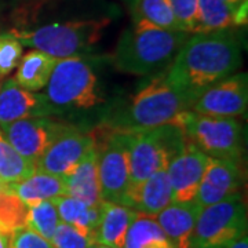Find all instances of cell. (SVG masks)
<instances>
[{
    "label": "cell",
    "mask_w": 248,
    "mask_h": 248,
    "mask_svg": "<svg viewBox=\"0 0 248 248\" xmlns=\"http://www.w3.org/2000/svg\"><path fill=\"white\" fill-rule=\"evenodd\" d=\"M60 215L53 200H45L29 207L27 228L39 233L46 240L53 239L57 226L60 225Z\"/></svg>",
    "instance_id": "83f0119b"
},
{
    "label": "cell",
    "mask_w": 248,
    "mask_h": 248,
    "mask_svg": "<svg viewBox=\"0 0 248 248\" xmlns=\"http://www.w3.org/2000/svg\"><path fill=\"white\" fill-rule=\"evenodd\" d=\"M50 241L54 248H89L93 239L69 223L60 222Z\"/></svg>",
    "instance_id": "f546056e"
},
{
    "label": "cell",
    "mask_w": 248,
    "mask_h": 248,
    "mask_svg": "<svg viewBox=\"0 0 248 248\" xmlns=\"http://www.w3.org/2000/svg\"><path fill=\"white\" fill-rule=\"evenodd\" d=\"M0 190H1V181H0Z\"/></svg>",
    "instance_id": "f35d334b"
},
{
    "label": "cell",
    "mask_w": 248,
    "mask_h": 248,
    "mask_svg": "<svg viewBox=\"0 0 248 248\" xmlns=\"http://www.w3.org/2000/svg\"><path fill=\"white\" fill-rule=\"evenodd\" d=\"M241 184H243L241 161L208 157L195 203L200 208L219 203L233 193L240 192Z\"/></svg>",
    "instance_id": "5bb4252c"
},
{
    "label": "cell",
    "mask_w": 248,
    "mask_h": 248,
    "mask_svg": "<svg viewBox=\"0 0 248 248\" xmlns=\"http://www.w3.org/2000/svg\"><path fill=\"white\" fill-rule=\"evenodd\" d=\"M208 157L210 156L187 142L184 149L172 157L167 167L171 185V202H195Z\"/></svg>",
    "instance_id": "4fadbf2b"
},
{
    "label": "cell",
    "mask_w": 248,
    "mask_h": 248,
    "mask_svg": "<svg viewBox=\"0 0 248 248\" xmlns=\"http://www.w3.org/2000/svg\"><path fill=\"white\" fill-rule=\"evenodd\" d=\"M178 125L187 143L210 157L241 161V123L233 117H213L185 110L171 122Z\"/></svg>",
    "instance_id": "52a82bcc"
},
{
    "label": "cell",
    "mask_w": 248,
    "mask_h": 248,
    "mask_svg": "<svg viewBox=\"0 0 248 248\" xmlns=\"http://www.w3.org/2000/svg\"><path fill=\"white\" fill-rule=\"evenodd\" d=\"M24 54V46L11 32L0 35V78L7 76L18 66Z\"/></svg>",
    "instance_id": "f1b7e54d"
},
{
    "label": "cell",
    "mask_w": 248,
    "mask_h": 248,
    "mask_svg": "<svg viewBox=\"0 0 248 248\" xmlns=\"http://www.w3.org/2000/svg\"><path fill=\"white\" fill-rule=\"evenodd\" d=\"M6 186L10 187L28 207L65 195L63 179L39 169H36L24 179Z\"/></svg>",
    "instance_id": "ffe728a7"
},
{
    "label": "cell",
    "mask_w": 248,
    "mask_h": 248,
    "mask_svg": "<svg viewBox=\"0 0 248 248\" xmlns=\"http://www.w3.org/2000/svg\"><path fill=\"white\" fill-rule=\"evenodd\" d=\"M179 28L186 33H195L199 0H170Z\"/></svg>",
    "instance_id": "4dcf8cb0"
},
{
    "label": "cell",
    "mask_w": 248,
    "mask_h": 248,
    "mask_svg": "<svg viewBox=\"0 0 248 248\" xmlns=\"http://www.w3.org/2000/svg\"><path fill=\"white\" fill-rule=\"evenodd\" d=\"M128 167L130 185L125 199L130 197L156 170L169 167L172 157L184 149L186 140L182 130L174 123L145 130H128Z\"/></svg>",
    "instance_id": "8992f818"
},
{
    "label": "cell",
    "mask_w": 248,
    "mask_h": 248,
    "mask_svg": "<svg viewBox=\"0 0 248 248\" xmlns=\"http://www.w3.org/2000/svg\"><path fill=\"white\" fill-rule=\"evenodd\" d=\"M171 203V185H170L167 167L156 170L130 197L128 207L138 213L156 217Z\"/></svg>",
    "instance_id": "d6986e66"
},
{
    "label": "cell",
    "mask_w": 248,
    "mask_h": 248,
    "mask_svg": "<svg viewBox=\"0 0 248 248\" xmlns=\"http://www.w3.org/2000/svg\"><path fill=\"white\" fill-rule=\"evenodd\" d=\"M200 207L195 203H171L153 217L174 248H192V236Z\"/></svg>",
    "instance_id": "2e32d148"
},
{
    "label": "cell",
    "mask_w": 248,
    "mask_h": 248,
    "mask_svg": "<svg viewBox=\"0 0 248 248\" xmlns=\"http://www.w3.org/2000/svg\"><path fill=\"white\" fill-rule=\"evenodd\" d=\"M247 73H233L204 89L193 101L190 110L199 115L236 119L247 112Z\"/></svg>",
    "instance_id": "30bf717a"
},
{
    "label": "cell",
    "mask_w": 248,
    "mask_h": 248,
    "mask_svg": "<svg viewBox=\"0 0 248 248\" xmlns=\"http://www.w3.org/2000/svg\"><path fill=\"white\" fill-rule=\"evenodd\" d=\"M89 248H113V247H110V246H107V244H102V243H99V241L93 240V241H91V244L89 246Z\"/></svg>",
    "instance_id": "d590c367"
},
{
    "label": "cell",
    "mask_w": 248,
    "mask_h": 248,
    "mask_svg": "<svg viewBox=\"0 0 248 248\" xmlns=\"http://www.w3.org/2000/svg\"><path fill=\"white\" fill-rule=\"evenodd\" d=\"M94 148L93 131L66 125L36 164V169L65 178Z\"/></svg>",
    "instance_id": "7c38bea8"
},
{
    "label": "cell",
    "mask_w": 248,
    "mask_h": 248,
    "mask_svg": "<svg viewBox=\"0 0 248 248\" xmlns=\"http://www.w3.org/2000/svg\"><path fill=\"white\" fill-rule=\"evenodd\" d=\"M131 9L134 21H146L167 31H181L170 0H137Z\"/></svg>",
    "instance_id": "484cf974"
},
{
    "label": "cell",
    "mask_w": 248,
    "mask_h": 248,
    "mask_svg": "<svg viewBox=\"0 0 248 248\" xmlns=\"http://www.w3.org/2000/svg\"><path fill=\"white\" fill-rule=\"evenodd\" d=\"M247 234V208L241 192L200 210L192 236V248H228Z\"/></svg>",
    "instance_id": "9c48e42d"
},
{
    "label": "cell",
    "mask_w": 248,
    "mask_h": 248,
    "mask_svg": "<svg viewBox=\"0 0 248 248\" xmlns=\"http://www.w3.org/2000/svg\"><path fill=\"white\" fill-rule=\"evenodd\" d=\"M241 45L232 29L190 33L164 71L172 86L196 97L241 66Z\"/></svg>",
    "instance_id": "6da1fadb"
},
{
    "label": "cell",
    "mask_w": 248,
    "mask_h": 248,
    "mask_svg": "<svg viewBox=\"0 0 248 248\" xmlns=\"http://www.w3.org/2000/svg\"><path fill=\"white\" fill-rule=\"evenodd\" d=\"M29 207L10 187L0 190V233L9 237L13 232L27 226Z\"/></svg>",
    "instance_id": "d4e9b609"
},
{
    "label": "cell",
    "mask_w": 248,
    "mask_h": 248,
    "mask_svg": "<svg viewBox=\"0 0 248 248\" xmlns=\"http://www.w3.org/2000/svg\"><path fill=\"white\" fill-rule=\"evenodd\" d=\"M195 97L170 83L164 73L145 84L123 110L107 125L119 130H145L171 123L179 113L190 110Z\"/></svg>",
    "instance_id": "3957f363"
},
{
    "label": "cell",
    "mask_w": 248,
    "mask_h": 248,
    "mask_svg": "<svg viewBox=\"0 0 248 248\" xmlns=\"http://www.w3.org/2000/svg\"><path fill=\"white\" fill-rule=\"evenodd\" d=\"M109 18L73 19L65 22H53L37 28H14L10 32L22 46L31 47L51 55L55 60L84 55L99 43Z\"/></svg>",
    "instance_id": "277c9868"
},
{
    "label": "cell",
    "mask_w": 248,
    "mask_h": 248,
    "mask_svg": "<svg viewBox=\"0 0 248 248\" xmlns=\"http://www.w3.org/2000/svg\"><path fill=\"white\" fill-rule=\"evenodd\" d=\"M58 110L48 102L45 94L22 89L14 78L0 87V130L27 117L57 116Z\"/></svg>",
    "instance_id": "9a60e30c"
},
{
    "label": "cell",
    "mask_w": 248,
    "mask_h": 248,
    "mask_svg": "<svg viewBox=\"0 0 248 248\" xmlns=\"http://www.w3.org/2000/svg\"><path fill=\"white\" fill-rule=\"evenodd\" d=\"M189 35L155 27L146 21H134L133 27L120 36L110 61L123 73L155 75L169 68Z\"/></svg>",
    "instance_id": "7a4b0ae2"
},
{
    "label": "cell",
    "mask_w": 248,
    "mask_h": 248,
    "mask_svg": "<svg viewBox=\"0 0 248 248\" xmlns=\"http://www.w3.org/2000/svg\"><path fill=\"white\" fill-rule=\"evenodd\" d=\"M45 89L46 98L60 115L90 110L105 101L99 91L97 72L86 55L57 60Z\"/></svg>",
    "instance_id": "5b68a950"
},
{
    "label": "cell",
    "mask_w": 248,
    "mask_h": 248,
    "mask_svg": "<svg viewBox=\"0 0 248 248\" xmlns=\"http://www.w3.org/2000/svg\"><path fill=\"white\" fill-rule=\"evenodd\" d=\"M228 248H248L247 234H243L241 237H239L237 240H234Z\"/></svg>",
    "instance_id": "836d02e7"
},
{
    "label": "cell",
    "mask_w": 248,
    "mask_h": 248,
    "mask_svg": "<svg viewBox=\"0 0 248 248\" xmlns=\"http://www.w3.org/2000/svg\"><path fill=\"white\" fill-rule=\"evenodd\" d=\"M0 248H7V239L1 233H0Z\"/></svg>",
    "instance_id": "8d00e7d4"
},
{
    "label": "cell",
    "mask_w": 248,
    "mask_h": 248,
    "mask_svg": "<svg viewBox=\"0 0 248 248\" xmlns=\"http://www.w3.org/2000/svg\"><path fill=\"white\" fill-rule=\"evenodd\" d=\"M124 248H174V246L153 217L138 213L128 228Z\"/></svg>",
    "instance_id": "603a6c76"
},
{
    "label": "cell",
    "mask_w": 248,
    "mask_h": 248,
    "mask_svg": "<svg viewBox=\"0 0 248 248\" xmlns=\"http://www.w3.org/2000/svg\"><path fill=\"white\" fill-rule=\"evenodd\" d=\"M233 27H236L234 10L223 0H199L195 33H208Z\"/></svg>",
    "instance_id": "cb8c5ba5"
},
{
    "label": "cell",
    "mask_w": 248,
    "mask_h": 248,
    "mask_svg": "<svg viewBox=\"0 0 248 248\" xmlns=\"http://www.w3.org/2000/svg\"><path fill=\"white\" fill-rule=\"evenodd\" d=\"M137 215L138 211L124 204L101 202L94 240L113 248H124L128 228Z\"/></svg>",
    "instance_id": "e0dca14e"
},
{
    "label": "cell",
    "mask_w": 248,
    "mask_h": 248,
    "mask_svg": "<svg viewBox=\"0 0 248 248\" xmlns=\"http://www.w3.org/2000/svg\"><path fill=\"white\" fill-rule=\"evenodd\" d=\"M18 1V10L19 11H22V10L28 9L29 11H32V10L35 9L36 6H39V4H42V3H45L46 0H17Z\"/></svg>",
    "instance_id": "d6a6232c"
},
{
    "label": "cell",
    "mask_w": 248,
    "mask_h": 248,
    "mask_svg": "<svg viewBox=\"0 0 248 248\" xmlns=\"http://www.w3.org/2000/svg\"><path fill=\"white\" fill-rule=\"evenodd\" d=\"M36 170L10 143L0 130V181L3 185L21 181Z\"/></svg>",
    "instance_id": "4316f807"
},
{
    "label": "cell",
    "mask_w": 248,
    "mask_h": 248,
    "mask_svg": "<svg viewBox=\"0 0 248 248\" xmlns=\"http://www.w3.org/2000/svg\"><path fill=\"white\" fill-rule=\"evenodd\" d=\"M232 10H236L239 6H241L243 3H246L247 0H223Z\"/></svg>",
    "instance_id": "e575fe53"
},
{
    "label": "cell",
    "mask_w": 248,
    "mask_h": 248,
    "mask_svg": "<svg viewBox=\"0 0 248 248\" xmlns=\"http://www.w3.org/2000/svg\"><path fill=\"white\" fill-rule=\"evenodd\" d=\"M61 222L69 223L94 240L99 221V205H87L71 196H60L53 199Z\"/></svg>",
    "instance_id": "7402d4cb"
},
{
    "label": "cell",
    "mask_w": 248,
    "mask_h": 248,
    "mask_svg": "<svg viewBox=\"0 0 248 248\" xmlns=\"http://www.w3.org/2000/svg\"><path fill=\"white\" fill-rule=\"evenodd\" d=\"M124 1H125L127 4H130V6L133 7L134 4H135V1H137V0H124Z\"/></svg>",
    "instance_id": "74e56055"
},
{
    "label": "cell",
    "mask_w": 248,
    "mask_h": 248,
    "mask_svg": "<svg viewBox=\"0 0 248 248\" xmlns=\"http://www.w3.org/2000/svg\"><path fill=\"white\" fill-rule=\"evenodd\" d=\"M93 137L101 199L102 202H112L125 205L130 185V131L104 125L94 130Z\"/></svg>",
    "instance_id": "ba28073f"
},
{
    "label": "cell",
    "mask_w": 248,
    "mask_h": 248,
    "mask_svg": "<svg viewBox=\"0 0 248 248\" xmlns=\"http://www.w3.org/2000/svg\"><path fill=\"white\" fill-rule=\"evenodd\" d=\"M6 239L7 248H54L51 241L46 240L39 233L27 226L13 232Z\"/></svg>",
    "instance_id": "1f68e13d"
},
{
    "label": "cell",
    "mask_w": 248,
    "mask_h": 248,
    "mask_svg": "<svg viewBox=\"0 0 248 248\" xmlns=\"http://www.w3.org/2000/svg\"><path fill=\"white\" fill-rule=\"evenodd\" d=\"M66 125L48 116H37L9 124L1 128V133L11 146L36 167L43 153Z\"/></svg>",
    "instance_id": "8fae6325"
},
{
    "label": "cell",
    "mask_w": 248,
    "mask_h": 248,
    "mask_svg": "<svg viewBox=\"0 0 248 248\" xmlns=\"http://www.w3.org/2000/svg\"><path fill=\"white\" fill-rule=\"evenodd\" d=\"M62 179L65 185V196L75 197L87 205H99L102 202L94 148L80 160L69 175Z\"/></svg>",
    "instance_id": "ac0fdd59"
},
{
    "label": "cell",
    "mask_w": 248,
    "mask_h": 248,
    "mask_svg": "<svg viewBox=\"0 0 248 248\" xmlns=\"http://www.w3.org/2000/svg\"><path fill=\"white\" fill-rule=\"evenodd\" d=\"M57 60L51 55L32 50L25 54L18 63L14 79L22 89L28 91H40L47 86Z\"/></svg>",
    "instance_id": "44dd1931"
}]
</instances>
